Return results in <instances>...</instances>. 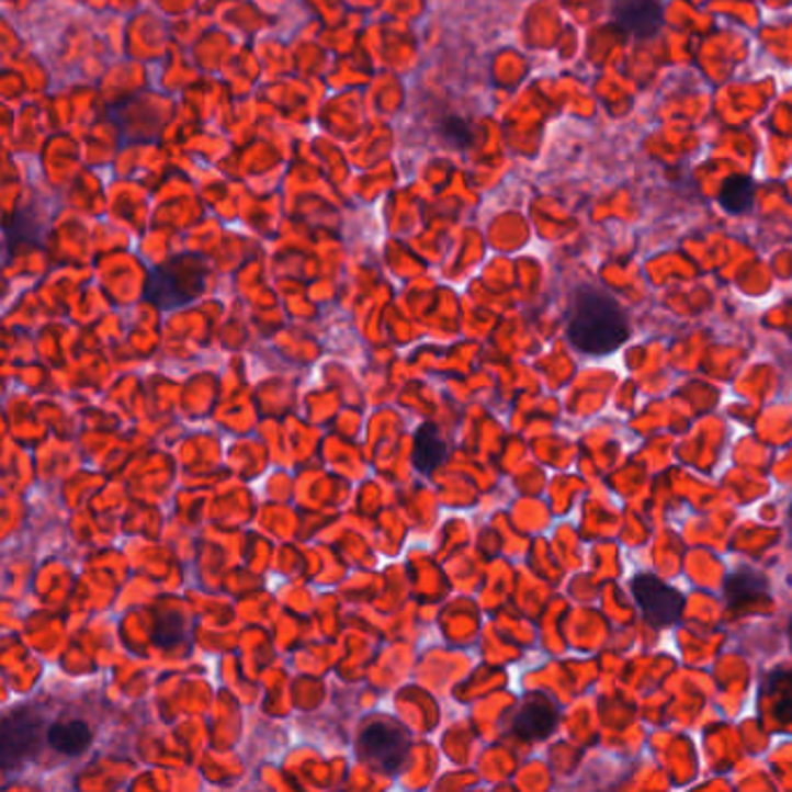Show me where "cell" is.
I'll list each match as a JSON object with an SVG mask.
<instances>
[{"instance_id": "cell-1", "label": "cell", "mask_w": 792, "mask_h": 792, "mask_svg": "<svg viewBox=\"0 0 792 792\" xmlns=\"http://www.w3.org/2000/svg\"><path fill=\"white\" fill-rule=\"evenodd\" d=\"M567 338L588 355H607L630 338V321L623 307L607 291L586 286L574 298Z\"/></svg>"}, {"instance_id": "cell-2", "label": "cell", "mask_w": 792, "mask_h": 792, "mask_svg": "<svg viewBox=\"0 0 792 792\" xmlns=\"http://www.w3.org/2000/svg\"><path fill=\"white\" fill-rule=\"evenodd\" d=\"M205 263L195 256H180L166 265L151 268L145 298L161 309H177L193 303L205 288Z\"/></svg>"}, {"instance_id": "cell-3", "label": "cell", "mask_w": 792, "mask_h": 792, "mask_svg": "<svg viewBox=\"0 0 792 792\" xmlns=\"http://www.w3.org/2000/svg\"><path fill=\"white\" fill-rule=\"evenodd\" d=\"M359 756L384 774H398L409 754V735L388 719L370 721L359 737Z\"/></svg>"}, {"instance_id": "cell-4", "label": "cell", "mask_w": 792, "mask_h": 792, "mask_svg": "<svg viewBox=\"0 0 792 792\" xmlns=\"http://www.w3.org/2000/svg\"><path fill=\"white\" fill-rule=\"evenodd\" d=\"M630 588L632 596H635V602L644 613V619L650 625L667 627L675 625L681 619L686 598L677 588H671L669 584L658 579L656 574H637V577L632 579Z\"/></svg>"}, {"instance_id": "cell-5", "label": "cell", "mask_w": 792, "mask_h": 792, "mask_svg": "<svg viewBox=\"0 0 792 792\" xmlns=\"http://www.w3.org/2000/svg\"><path fill=\"white\" fill-rule=\"evenodd\" d=\"M39 727H43V719L31 709H16L3 719V729H0V758H3L5 774H12V769L22 767L31 756H35Z\"/></svg>"}, {"instance_id": "cell-6", "label": "cell", "mask_w": 792, "mask_h": 792, "mask_svg": "<svg viewBox=\"0 0 792 792\" xmlns=\"http://www.w3.org/2000/svg\"><path fill=\"white\" fill-rule=\"evenodd\" d=\"M611 22L623 35L648 39L663 26L660 0H613Z\"/></svg>"}, {"instance_id": "cell-7", "label": "cell", "mask_w": 792, "mask_h": 792, "mask_svg": "<svg viewBox=\"0 0 792 792\" xmlns=\"http://www.w3.org/2000/svg\"><path fill=\"white\" fill-rule=\"evenodd\" d=\"M561 711L551 698L546 695H532L513 719V732L523 739L542 742L551 737L558 727Z\"/></svg>"}, {"instance_id": "cell-8", "label": "cell", "mask_w": 792, "mask_h": 792, "mask_svg": "<svg viewBox=\"0 0 792 792\" xmlns=\"http://www.w3.org/2000/svg\"><path fill=\"white\" fill-rule=\"evenodd\" d=\"M446 459V442L432 423H423L419 430L414 432V449H411V461L414 467L421 474H432L438 465Z\"/></svg>"}, {"instance_id": "cell-9", "label": "cell", "mask_w": 792, "mask_h": 792, "mask_svg": "<svg viewBox=\"0 0 792 792\" xmlns=\"http://www.w3.org/2000/svg\"><path fill=\"white\" fill-rule=\"evenodd\" d=\"M91 739V729L82 721H58L47 729L49 746L64 756H82Z\"/></svg>"}, {"instance_id": "cell-10", "label": "cell", "mask_w": 792, "mask_h": 792, "mask_svg": "<svg viewBox=\"0 0 792 792\" xmlns=\"http://www.w3.org/2000/svg\"><path fill=\"white\" fill-rule=\"evenodd\" d=\"M767 592V579L758 569H737L725 581V598L729 607H744L762 598Z\"/></svg>"}, {"instance_id": "cell-11", "label": "cell", "mask_w": 792, "mask_h": 792, "mask_svg": "<svg viewBox=\"0 0 792 792\" xmlns=\"http://www.w3.org/2000/svg\"><path fill=\"white\" fill-rule=\"evenodd\" d=\"M754 197H756V184L744 174L729 177L719 193L721 205L729 214H746L750 207H754Z\"/></svg>"}, {"instance_id": "cell-12", "label": "cell", "mask_w": 792, "mask_h": 792, "mask_svg": "<svg viewBox=\"0 0 792 792\" xmlns=\"http://www.w3.org/2000/svg\"><path fill=\"white\" fill-rule=\"evenodd\" d=\"M182 637H184V621L180 619V613H168V616H163L151 630V640L163 646H172Z\"/></svg>"}, {"instance_id": "cell-13", "label": "cell", "mask_w": 792, "mask_h": 792, "mask_svg": "<svg viewBox=\"0 0 792 792\" xmlns=\"http://www.w3.org/2000/svg\"><path fill=\"white\" fill-rule=\"evenodd\" d=\"M442 135L446 137V143L455 149H469L472 147V140H474V133L469 128V124L465 122V118H459V116H446V122L442 124Z\"/></svg>"}, {"instance_id": "cell-14", "label": "cell", "mask_w": 792, "mask_h": 792, "mask_svg": "<svg viewBox=\"0 0 792 792\" xmlns=\"http://www.w3.org/2000/svg\"><path fill=\"white\" fill-rule=\"evenodd\" d=\"M788 637H790V648H792V619H790V625H788Z\"/></svg>"}, {"instance_id": "cell-15", "label": "cell", "mask_w": 792, "mask_h": 792, "mask_svg": "<svg viewBox=\"0 0 792 792\" xmlns=\"http://www.w3.org/2000/svg\"><path fill=\"white\" fill-rule=\"evenodd\" d=\"M790 525H792V507H790Z\"/></svg>"}]
</instances>
